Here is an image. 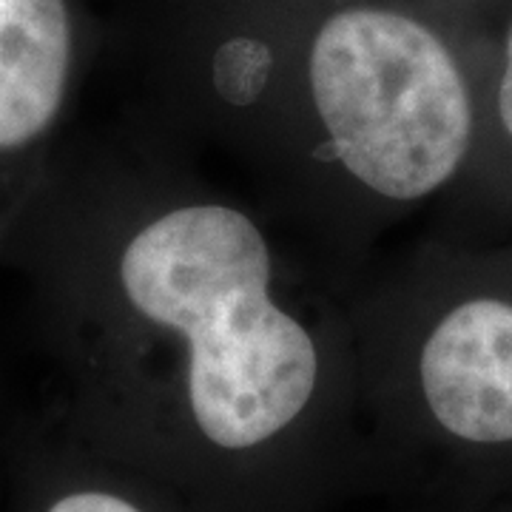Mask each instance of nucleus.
<instances>
[{
  "label": "nucleus",
  "mask_w": 512,
  "mask_h": 512,
  "mask_svg": "<svg viewBox=\"0 0 512 512\" xmlns=\"http://www.w3.org/2000/svg\"><path fill=\"white\" fill-rule=\"evenodd\" d=\"M37 194L52 333L94 402L242 458L359 390L353 282L163 134L92 148Z\"/></svg>",
  "instance_id": "nucleus-1"
},
{
  "label": "nucleus",
  "mask_w": 512,
  "mask_h": 512,
  "mask_svg": "<svg viewBox=\"0 0 512 512\" xmlns=\"http://www.w3.org/2000/svg\"><path fill=\"white\" fill-rule=\"evenodd\" d=\"M359 379L402 373L427 416L470 444H512V299L476 291L447 299L416 328L350 302Z\"/></svg>",
  "instance_id": "nucleus-3"
},
{
  "label": "nucleus",
  "mask_w": 512,
  "mask_h": 512,
  "mask_svg": "<svg viewBox=\"0 0 512 512\" xmlns=\"http://www.w3.org/2000/svg\"><path fill=\"white\" fill-rule=\"evenodd\" d=\"M495 114H498V126L512 143V26L504 43V66L495 89Z\"/></svg>",
  "instance_id": "nucleus-6"
},
{
  "label": "nucleus",
  "mask_w": 512,
  "mask_h": 512,
  "mask_svg": "<svg viewBox=\"0 0 512 512\" xmlns=\"http://www.w3.org/2000/svg\"><path fill=\"white\" fill-rule=\"evenodd\" d=\"M46 512H148L137 501L111 490H72L49 504Z\"/></svg>",
  "instance_id": "nucleus-5"
},
{
  "label": "nucleus",
  "mask_w": 512,
  "mask_h": 512,
  "mask_svg": "<svg viewBox=\"0 0 512 512\" xmlns=\"http://www.w3.org/2000/svg\"><path fill=\"white\" fill-rule=\"evenodd\" d=\"M77 60L66 0H0V163H35L60 128Z\"/></svg>",
  "instance_id": "nucleus-4"
},
{
  "label": "nucleus",
  "mask_w": 512,
  "mask_h": 512,
  "mask_svg": "<svg viewBox=\"0 0 512 512\" xmlns=\"http://www.w3.org/2000/svg\"><path fill=\"white\" fill-rule=\"evenodd\" d=\"M157 134L234 163L254 200L348 282L379 228L470 160L476 103L444 37L382 0H333L291 40L217 32Z\"/></svg>",
  "instance_id": "nucleus-2"
}]
</instances>
